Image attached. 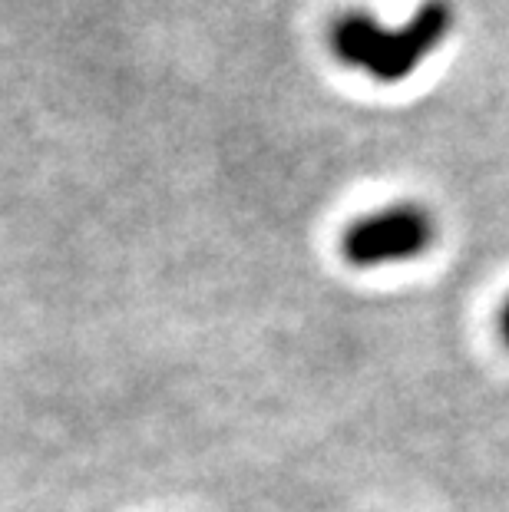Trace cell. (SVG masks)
Returning a JSON list of instances; mask_svg holds the SVG:
<instances>
[{
  "instance_id": "cell-1",
  "label": "cell",
  "mask_w": 509,
  "mask_h": 512,
  "mask_svg": "<svg viewBox=\"0 0 509 512\" xmlns=\"http://www.w3.org/2000/svg\"><path fill=\"white\" fill-rule=\"evenodd\" d=\"M450 30V0H427L400 27H384L374 14L351 10L331 24L328 47L344 67L364 70L377 83H400L450 37Z\"/></svg>"
},
{
  "instance_id": "cell-2",
  "label": "cell",
  "mask_w": 509,
  "mask_h": 512,
  "mask_svg": "<svg viewBox=\"0 0 509 512\" xmlns=\"http://www.w3.org/2000/svg\"><path fill=\"white\" fill-rule=\"evenodd\" d=\"M433 238H437L433 215L420 205L400 202L348 225L341 252L354 268H381L424 255Z\"/></svg>"
},
{
  "instance_id": "cell-3",
  "label": "cell",
  "mask_w": 509,
  "mask_h": 512,
  "mask_svg": "<svg viewBox=\"0 0 509 512\" xmlns=\"http://www.w3.org/2000/svg\"><path fill=\"white\" fill-rule=\"evenodd\" d=\"M500 334H503V341H506V347H509V301H506V308H503V314H500Z\"/></svg>"
}]
</instances>
